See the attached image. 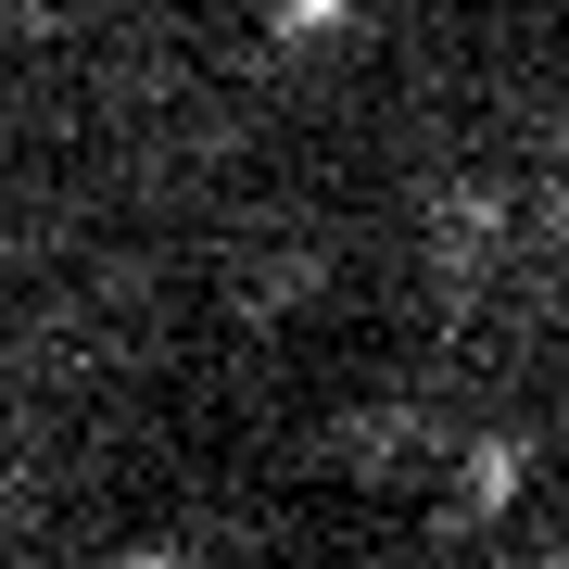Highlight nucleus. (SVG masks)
<instances>
[{
    "instance_id": "2",
    "label": "nucleus",
    "mask_w": 569,
    "mask_h": 569,
    "mask_svg": "<svg viewBox=\"0 0 569 569\" xmlns=\"http://www.w3.org/2000/svg\"><path fill=\"white\" fill-rule=\"evenodd\" d=\"M266 26L305 51V39H342V26H355V0H266Z\"/></svg>"
},
{
    "instance_id": "1",
    "label": "nucleus",
    "mask_w": 569,
    "mask_h": 569,
    "mask_svg": "<svg viewBox=\"0 0 569 569\" xmlns=\"http://www.w3.org/2000/svg\"><path fill=\"white\" fill-rule=\"evenodd\" d=\"M519 493H531V443H519V430H493V443L468 456V507H481V519H507Z\"/></svg>"
}]
</instances>
